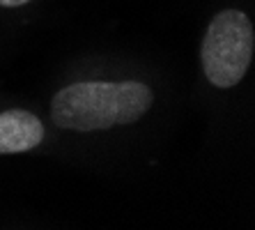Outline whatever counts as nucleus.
Listing matches in <instances>:
<instances>
[{
    "label": "nucleus",
    "instance_id": "nucleus-4",
    "mask_svg": "<svg viewBox=\"0 0 255 230\" xmlns=\"http://www.w3.org/2000/svg\"><path fill=\"white\" fill-rule=\"evenodd\" d=\"M25 2H30V0H0L2 7H21V5H25Z\"/></svg>",
    "mask_w": 255,
    "mask_h": 230
},
{
    "label": "nucleus",
    "instance_id": "nucleus-2",
    "mask_svg": "<svg viewBox=\"0 0 255 230\" xmlns=\"http://www.w3.org/2000/svg\"><path fill=\"white\" fill-rule=\"evenodd\" d=\"M255 30L239 9H223L209 21L200 46L202 71L216 88H235L251 67Z\"/></svg>",
    "mask_w": 255,
    "mask_h": 230
},
{
    "label": "nucleus",
    "instance_id": "nucleus-1",
    "mask_svg": "<svg viewBox=\"0 0 255 230\" xmlns=\"http://www.w3.org/2000/svg\"><path fill=\"white\" fill-rule=\"evenodd\" d=\"M152 99V90L140 81H81L55 92L51 120L69 131L111 129L140 120Z\"/></svg>",
    "mask_w": 255,
    "mask_h": 230
},
{
    "label": "nucleus",
    "instance_id": "nucleus-3",
    "mask_svg": "<svg viewBox=\"0 0 255 230\" xmlns=\"http://www.w3.org/2000/svg\"><path fill=\"white\" fill-rule=\"evenodd\" d=\"M44 141L42 120L30 111L12 108L0 113V154H21Z\"/></svg>",
    "mask_w": 255,
    "mask_h": 230
}]
</instances>
